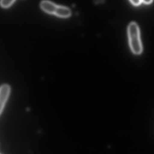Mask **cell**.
<instances>
[{
	"mask_svg": "<svg viewBox=\"0 0 154 154\" xmlns=\"http://www.w3.org/2000/svg\"><path fill=\"white\" fill-rule=\"evenodd\" d=\"M129 46L132 52L139 55L143 52V47L140 38V30L138 25L135 22H131L128 28Z\"/></svg>",
	"mask_w": 154,
	"mask_h": 154,
	"instance_id": "6da1fadb",
	"label": "cell"
},
{
	"mask_svg": "<svg viewBox=\"0 0 154 154\" xmlns=\"http://www.w3.org/2000/svg\"><path fill=\"white\" fill-rule=\"evenodd\" d=\"M10 91L11 88L7 84H4L0 87V115L8 100Z\"/></svg>",
	"mask_w": 154,
	"mask_h": 154,
	"instance_id": "7a4b0ae2",
	"label": "cell"
},
{
	"mask_svg": "<svg viewBox=\"0 0 154 154\" xmlns=\"http://www.w3.org/2000/svg\"><path fill=\"white\" fill-rule=\"evenodd\" d=\"M58 5L48 0H43L41 3V9L47 13L55 15Z\"/></svg>",
	"mask_w": 154,
	"mask_h": 154,
	"instance_id": "3957f363",
	"label": "cell"
},
{
	"mask_svg": "<svg viewBox=\"0 0 154 154\" xmlns=\"http://www.w3.org/2000/svg\"><path fill=\"white\" fill-rule=\"evenodd\" d=\"M71 15V11L69 8L61 5H58L55 15L61 18H67Z\"/></svg>",
	"mask_w": 154,
	"mask_h": 154,
	"instance_id": "277c9868",
	"label": "cell"
},
{
	"mask_svg": "<svg viewBox=\"0 0 154 154\" xmlns=\"http://www.w3.org/2000/svg\"><path fill=\"white\" fill-rule=\"evenodd\" d=\"M15 0H1L0 5L2 8H7L10 7Z\"/></svg>",
	"mask_w": 154,
	"mask_h": 154,
	"instance_id": "5b68a950",
	"label": "cell"
},
{
	"mask_svg": "<svg viewBox=\"0 0 154 154\" xmlns=\"http://www.w3.org/2000/svg\"><path fill=\"white\" fill-rule=\"evenodd\" d=\"M132 3V4L135 6H137V5H140L142 3L141 0H129Z\"/></svg>",
	"mask_w": 154,
	"mask_h": 154,
	"instance_id": "8992f818",
	"label": "cell"
},
{
	"mask_svg": "<svg viewBox=\"0 0 154 154\" xmlns=\"http://www.w3.org/2000/svg\"><path fill=\"white\" fill-rule=\"evenodd\" d=\"M141 1L146 4H150L152 3L153 0H141Z\"/></svg>",
	"mask_w": 154,
	"mask_h": 154,
	"instance_id": "52a82bcc",
	"label": "cell"
},
{
	"mask_svg": "<svg viewBox=\"0 0 154 154\" xmlns=\"http://www.w3.org/2000/svg\"><path fill=\"white\" fill-rule=\"evenodd\" d=\"M94 3L97 4H102L105 2V0H93Z\"/></svg>",
	"mask_w": 154,
	"mask_h": 154,
	"instance_id": "ba28073f",
	"label": "cell"
}]
</instances>
